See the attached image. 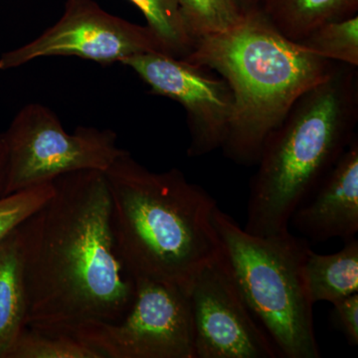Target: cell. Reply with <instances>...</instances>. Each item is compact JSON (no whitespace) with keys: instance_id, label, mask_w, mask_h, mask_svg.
<instances>
[{"instance_id":"277c9868","label":"cell","mask_w":358,"mask_h":358,"mask_svg":"<svg viewBox=\"0 0 358 358\" xmlns=\"http://www.w3.org/2000/svg\"><path fill=\"white\" fill-rule=\"evenodd\" d=\"M357 68L336 65L268 134L250 185L246 232L270 236L289 230L294 212L357 136Z\"/></svg>"},{"instance_id":"9c48e42d","label":"cell","mask_w":358,"mask_h":358,"mask_svg":"<svg viewBox=\"0 0 358 358\" xmlns=\"http://www.w3.org/2000/svg\"><path fill=\"white\" fill-rule=\"evenodd\" d=\"M195 358H279L280 353L220 255L188 289Z\"/></svg>"},{"instance_id":"7a4b0ae2","label":"cell","mask_w":358,"mask_h":358,"mask_svg":"<svg viewBox=\"0 0 358 358\" xmlns=\"http://www.w3.org/2000/svg\"><path fill=\"white\" fill-rule=\"evenodd\" d=\"M103 173L115 244L129 272L189 289L221 253L216 200L179 169L155 173L126 150Z\"/></svg>"},{"instance_id":"30bf717a","label":"cell","mask_w":358,"mask_h":358,"mask_svg":"<svg viewBox=\"0 0 358 358\" xmlns=\"http://www.w3.org/2000/svg\"><path fill=\"white\" fill-rule=\"evenodd\" d=\"M155 95L182 106L190 134L188 157H201L222 148L232 117L233 95L222 78L205 68L164 53H145L124 59Z\"/></svg>"},{"instance_id":"d6986e66","label":"cell","mask_w":358,"mask_h":358,"mask_svg":"<svg viewBox=\"0 0 358 358\" xmlns=\"http://www.w3.org/2000/svg\"><path fill=\"white\" fill-rule=\"evenodd\" d=\"M53 192L51 182L0 197V242L38 210Z\"/></svg>"},{"instance_id":"6da1fadb","label":"cell","mask_w":358,"mask_h":358,"mask_svg":"<svg viewBox=\"0 0 358 358\" xmlns=\"http://www.w3.org/2000/svg\"><path fill=\"white\" fill-rule=\"evenodd\" d=\"M52 183L50 199L18 226L26 327L68 334L117 322L133 303L136 279L115 244L105 173L77 171Z\"/></svg>"},{"instance_id":"ffe728a7","label":"cell","mask_w":358,"mask_h":358,"mask_svg":"<svg viewBox=\"0 0 358 358\" xmlns=\"http://www.w3.org/2000/svg\"><path fill=\"white\" fill-rule=\"evenodd\" d=\"M334 322L350 345H358V293L336 301Z\"/></svg>"},{"instance_id":"8fae6325","label":"cell","mask_w":358,"mask_h":358,"mask_svg":"<svg viewBox=\"0 0 358 358\" xmlns=\"http://www.w3.org/2000/svg\"><path fill=\"white\" fill-rule=\"evenodd\" d=\"M313 242L350 241L358 232V138L355 136L289 224Z\"/></svg>"},{"instance_id":"7402d4cb","label":"cell","mask_w":358,"mask_h":358,"mask_svg":"<svg viewBox=\"0 0 358 358\" xmlns=\"http://www.w3.org/2000/svg\"><path fill=\"white\" fill-rule=\"evenodd\" d=\"M234 2L243 13L255 10L260 6V0H234Z\"/></svg>"},{"instance_id":"5bb4252c","label":"cell","mask_w":358,"mask_h":358,"mask_svg":"<svg viewBox=\"0 0 358 358\" xmlns=\"http://www.w3.org/2000/svg\"><path fill=\"white\" fill-rule=\"evenodd\" d=\"M303 270L313 305L319 301L334 303L358 293V240L346 241L341 251L331 255L308 250Z\"/></svg>"},{"instance_id":"8992f818","label":"cell","mask_w":358,"mask_h":358,"mask_svg":"<svg viewBox=\"0 0 358 358\" xmlns=\"http://www.w3.org/2000/svg\"><path fill=\"white\" fill-rule=\"evenodd\" d=\"M6 195L51 183L64 174L105 173L124 152L109 129L78 127L69 134L58 115L41 103H28L4 131Z\"/></svg>"},{"instance_id":"2e32d148","label":"cell","mask_w":358,"mask_h":358,"mask_svg":"<svg viewBox=\"0 0 358 358\" xmlns=\"http://www.w3.org/2000/svg\"><path fill=\"white\" fill-rule=\"evenodd\" d=\"M299 44L320 58L358 67V15L320 26Z\"/></svg>"},{"instance_id":"4fadbf2b","label":"cell","mask_w":358,"mask_h":358,"mask_svg":"<svg viewBox=\"0 0 358 358\" xmlns=\"http://www.w3.org/2000/svg\"><path fill=\"white\" fill-rule=\"evenodd\" d=\"M259 8L285 37L299 43L320 26L358 15V0H260Z\"/></svg>"},{"instance_id":"7c38bea8","label":"cell","mask_w":358,"mask_h":358,"mask_svg":"<svg viewBox=\"0 0 358 358\" xmlns=\"http://www.w3.org/2000/svg\"><path fill=\"white\" fill-rule=\"evenodd\" d=\"M26 296L18 227L0 242V358L26 327Z\"/></svg>"},{"instance_id":"ac0fdd59","label":"cell","mask_w":358,"mask_h":358,"mask_svg":"<svg viewBox=\"0 0 358 358\" xmlns=\"http://www.w3.org/2000/svg\"><path fill=\"white\" fill-rule=\"evenodd\" d=\"M180 7L193 45L200 38L235 27L245 14L234 0H180Z\"/></svg>"},{"instance_id":"9a60e30c","label":"cell","mask_w":358,"mask_h":358,"mask_svg":"<svg viewBox=\"0 0 358 358\" xmlns=\"http://www.w3.org/2000/svg\"><path fill=\"white\" fill-rule=\"evenodd\" d=\"M145 15L167 55L185 58L193 48L181 13L180 0H129Z\"/></svg>"},{"instance_id":"3957f363","label":"cell","mask_w":358,"mask_h":358,"mask_svg":"<svg viewBox=\"0 0 358 358\" xmlns=\"http://www.w3.org/2000/svg\"><path fill=\"white\" fill-rule=\"evenodd\" d=\"M182 59L218 73L229 85L233 112L221 148L243 166L257 164L268 134L294 103L339 64L285 37L260 8L227 31L197 40Z\"/></svg>"},{"instance_id":"52a82bcc","label":"cell","mask_w":358,"mask_h":358,"mask_svg":"<svg viewBox=\"0 0 358 358\" xmlns=\"http://www.w3.org/2000/svg\"><path fill=\"white\" fill-rule=\"evenodd\" d=\"M71 336L103 358H195L188 289L178 285L136 279V296L117 322L93 320Z\"/></svg>"},{"instance_id":"44dd1931","label":"cell","mask_w":358,"mask_h":358,"mask_svg":"<svg viewBox=\"0 0 358 358\" xmlns=\"http://www.w3.org/2000/svg\"><path fill=\"white\" fill-rule=\"evenodd\" d=\"M7 178V148L4 134L0 131V197L6 196Z\"/></svg>"},{"instance_id":"e0dca14e","label":"cell","mask_w":358,"mask_h":358,"mask_svg":"<svg viewBox=\"0 0 358 358\" xmlns=\"http://www.w3.org/2000/svg\"><path fill=\"white\" fill-rule=\"evenodd\" d=\"M6 358H103L93 348L67 334L25 327Z\"/></svg>"},{"instance_id":"5b68a950","label":"cell","mask_w":358,"mask_h":358,"mask_svg":"<svg viewBox=\"0 0 358 358\" xmlns=\"http://www.w3.org/2000/svg\"><path fill=\"white\" fill-rule=\"evenodd\" d=\"M213 222L238 288L280 357H320L313 303L303 278L310 249L307 240L289 229L270 236L250 234L219 207Z\"/></svg>"},{"instance_id":"ba28073f","label":"cell","mask_w":358,"mask_h":358,"mask_svg":"<svg viewBox=\"0 0 358 358\" xmlns=\"http://www.w3.org/2000/svg\"><path fill=\"white\" fill-rule=\"evenodd\" d=\"M145 53L166 54L150 26L113 15L94 0H66L64 13L55 24L29 43L0 56V71L55 56H74L106 66Z\"/></svg>"}]
</instances>
